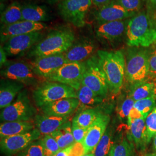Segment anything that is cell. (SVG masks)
<instances>
[{
  "label": "cell",
  "instance_id": "cell-1",
  "mask_svg": "<svg viewBox=\"0 0 156 156\" xmlns=\"http://www.w3.org/2000/svg\"><path fill=\"white\" fill-rule=\"evenodd\" d=\"M126 42L133 48H147L156 42V12L152 6L136 13L128 20Z\"/></svg>",
  "mask_w": 156,
  "mask_h": 156
},
{
  "label": "cell",
  "instance_id": "cell-2",
  "mask_svg": "<svg viewBox=\"0 0 156 156\" xmlns=\"http://www.w3.org/2000/svg\"><path fill=\"white\" fill-rule=\"evenodd\" d=\"M97 56L109 91L113 95L118 94L122 89L126 78V59L123 52L98 50Z\"/></svg>",
  "mask_w": 156,
  "mask_h": 156
},
{
  "label": "cell",
  "instance_id": "cell-3",
  "mask_svg": "<svg viewBox=\"0 0 156 156\" xmlns=\"http://www.w3.org/2000/svg\"><path fill=\"white\" fill-rule=\"evenodd\" d=\"M75 41V34L69 28H61L51 31L36 45L30 53L31 57L55 55L66 52Z\"/></svg>",
  "mask_w": 156,
  "mask_h": 156
},
{
  "label": "cell",
  "instance_id": "cell-4",
  "mask_svg": "<svg viewBox=\"0 0 156 156\" xmlns=\"http://www.w3.org/2000/svg\"><path fill=\"white\" fill-rule=\"evenodd\" d=\"M150 57L146 50L131 49L126 59V78L131 85L148 81Z\"/></svg>",
  "mask_w": 156,
  "mask_h": 156
},
{
  "label": "cell",
  "instance_id": "cell-5",
  "mask_svg": "<svg viewBox=\"0 0 156 156\" xmlns=\"http://www.w3.org/2000/svg\"><path fill=\"white\" fill-rule=\"evenodd\" d=\"M33 97L36 105L41 108L62 98H77V91L65 84L45 80L34 90Z\"/></svg>",
  "mask_w": 156,
  "mask_h": 156
},
{
  "label": "cell",
  "instance_id": "cell-6",
  "mask_svg": "<svg viewBox=\"0 0 156 156\" xmlns=\"http://www.w3.org/2000/svg\"><path fill=\"white\" fill-rule=\"evenodd\" d=\"M36 112V109L30 100L27 91L24 90L18 94L16 100L1 110V121L3 123L31 120L32 117L35 116Z\"/></svg>",
  "mask_w": 156,
  "mask_h": 156
},
{
  "label": "cell",
  "instance_id": "cell-7",
  "mask_svg": "<svg viewBox=\"0 0 156 156\" xmlns=\"http://www.w3.org/2000/svg\"><path fill=\"white\" fill-rule=\"evenodd\" d=\"M86 69L82 84L86 86L101 97L108 94L109 87L105 76L101 68L97 56H93L86 62Z\"/></svg>",
  "mask_w": 156,
  "mask_h": 156
},
{
  "label": "cell",
  "instance_id": "cell-8",
  "mask_svg": "<svg viewBox=\"0 0 156 156\" xmlns=\"http://www.w3.org/2000/svg\"><path fill=\"white\" fill-rule=\"evenodd\" d=\"M86 69L85 62H68L46 79V80L65 84L78 91Z\"/></svg>",
  "mask_w": 156,
  "mask_h": 156
},
{
  "label": "cell",
  "instance_id": "cell-9",
  "mask_svg": "<svg viewBox=\"0 0 156 156\" xmlns=\"http://www.w3.org/2000/svg\"><path fill=\"white\" fill-rule=\"evenodd\" d=\"M1 75L6 79L17 81L27 86H35L46 80L34 73L31 64L23 62H6L1 71Z\"/></svg>",
  "mask_w": 156,
  "mask_h": 156
},
{
  "label": "cell",
  "instance_id": "cell-10",
  "mask_svg": "<svg viewBox=\"0 0 156 156\" xmlns=\"http://www.w3.org/2000/svg\"><path fill=\"white\" fill-rule=\"evenodd\" d=\"M93 5L91 0H64L58 4L62 17L77 27L84 26L86 16Z\"/></svg>",
  "mask_w": 156,
  "mask_h": 156
},
{
  "label": "cell",
  "instance_id": "cell-11",
  "mask_svg": "<svg viewBox=\"0 0 156 156\" xmlns=\"http://www.w3.org/2000/svg\"><path fill=\"white\" fill-rule=\"evenodd\" d=\"M41 135L37 128L23 134L1 139V151L6 156H12L25 149L34 141L39 140Z\"/></svg>",
  "mask_w": 156,
  "mask_h": 156
},
{
  "label": "cell",
  "instance_id": "cell-12",
  "mask_svg": "<svg viewBox=\"0 0 156 156\" xmlns=\"http://www.w3.org/2000/svg\"><path fill=\"white\" fill-rule=\"evenodd\" d=\"M110 122V116L100 112L94 122L90 127L86 136L82 142L86 154L93 151L105 134Z\"/></svg>",
  "mask_w": 156,
  "mask_h": 156
},
{
  "label": "cell",
  "instance_id": "cell-13",
  "mask_svg": "<svg viewBox=\"0 0 156 156\" xmlns=\"http://www.w3.org/2000/svg\"><path fill=\"white\" fill-rule=\"evenodd\" d=\"M67 62H68L64 53H62L37 57L31 63V66L34 73L39 77L46 80L52 73Z\"/></svg>",
  "mask_w": 156,
  "mask_h": 156
},
{
  "label": "cell",
  "instance_id": "cell-14",
  "mask_svg": "<svg viewBox=\"0 0 156 156\" xmlns=\"http://www.w3.org/2000/svg\"><path fill=\"white\" fill-rule=\"evenodd\" d=\"M41 38L40 31L13 37L6 41L3 48L7 56H17L31 48Z\"/></svg>",
  "mask_w": 156,
  "mask_h": 156
},
{
  "label": "cell",
  "instance_id": "cell-15",
  "mask_svg": "<svg viewBox=\"0 0 156 156\" xmlns=\"http://www.w3.org/2000/svg\"><path fill=\"white\" fill-rule=\"evenodd\" d=\"M46 28L44 23H36L22 20L11 25L3 26L1 30V41L5 42L13 37L39 32Z\"/></svg>",
  "mask_w": 156,
  "mask_h": 156
},
{
  "label": "cell",
  "instance_id": "cell-16",
  "mask_svg": "<svg viewBox=\"0 0 156 156\" xmlns=\"http://www.w3.org/2000/svg\"><path fill=\"white\" fill-rule=\"evenodd\" d=\"M135 14L126 11L116 1H112L109 4L99 9L95 14V19L101 24L124 20L127 18L132 17Z\"/></svg>",
  "mask_w": 156,
  "mask_h": 156
},
{
  "label": "cell",
  "instance_id": "cell-17",
  "mask_svg": "<svg viewBox=\"0 0 156 156\" xmlns=\"http://www.w3.org/2000/svg\"><path fill=\"white\" fill-rule=\"evenodd\" d=\"M80 105V102L76 98H62L48 104L41 108L44 114L58 116H68L75 111Z\"/></svg>",
  "mask_w": 156,
  "mask_h": 156
},
{
  "label": "cell",
  "instance_id": "cell-18",
  "mask_svg": "<svg viewBox=\"0 0 156 156\" xmlns=\"http://www.w3.org/2000/svg\"><path fill=\"white\" fill-rule=\"evenodd\" d=\"M127 25L126 20L101 23L95 28V34L100 38L113 42L126 33Z\"/></svg>",
  "mask_w": 156,
  "mask_h": 156
},
{
  "label": "cell",
  "instance_id": "cell-19",
  "mask_svg": "<svg viewBox=\"0 0 156 156\" xmlns=\"http://www.w3.org/2000/svg\"><path fill=\"white\" fill-rule=\"evenodd\" d=\"M95 49L94 42L89 39H85L73 45L64 55L68 62H83L91 57Z\"/></svg>",
  "mask_w": 156,
  "mask_h": 156
},
{
  "label": "cell",
  "instance_id": "cell-20",
  "mask_svg": "<svg viewBox=\"0 0 156 156\" xmlns=\"http://www.w3.org/2000/svg\"><path fill=\"white\" fill-rule=\"evenodd\" d=\"M68 121V116L58 117L38 114L34 116V124L41 135H49Z\"/></svg>",
  "mask_w": 156,
  "mask_h": 156
},
{
  "label": "cell",
  "instance_id": "cell-21",
  "mask_svg": "<svg viewBox=\"0 0 156 156\" xmlns=\"http://www.w3.org/2000/svg\"><path fill=\"white\" fill-rule=\"evenodd\" d=\"M24 84L9 79H1L0 85V108L9 106L17 95L24 88Z\"/></svg>",
  "mask_w": 156,
  "mask_h": 156
},
{
  "label": "cell",
  "instance_id": "cell-22",
  "mask_svg": "<svg viewBox=\"0 0 156 156\" xmlns=\"http://www.w3.org/2000/svg\"><path fill=\"white\" fill-rule=\"evenodd\" d=\"M131 138L136 149L141 152L144 151L149 143L146 135L145 119L140 118L128 124Z\"/></svg>",
  "mask_w": 156,
  "mask_h": 156
},
{
  "label": "cell",
  "instance_id": "cell-23",
  "mask_svg": "<svg viewBox=\"0 0 156 156\" xmlns=\"http://www.w3.org/2000/svg\"><path fill=\"white\" fill-rule=\"evenodd\" d=\"M35 127L34 122L31 120L1 123L0 125L1 139L28 132L34 129Z\"/></svg>",
  "mask_w": 156,
  "mask_h": 156
},
{
  "label": "cell",
  "instance_id": "cell-24",
  "mask_svg": "<svg viewBox=\"0 0 156 156\" xmlns=\"http://www.w3.org/2000/svg\"><path fill=\"white\" fill-rule=\"evenodd\" d=\"M156 95V83L153 81H145L131 85L128 96L136 102Z\"/></svg>",
  "mask_w": 156,
  "mask_h": 156
},
{
  "label": "cell",
  "instance_id": "cell-25",
  "mask_svg": "<svg viewBox=\"0 0 156 156\" xmlns=\"http://www.w3.org/2000/svg\"><path fill=\"white\" fill-rule=\"evenodd\" d=\"M50 135L55 138L60 150L67 149L75 142L72 131V123L69 121Z\"/></svg>",
  "mask_w": 156,
  "mask_h": 156
},
{
  "label": "cell",
  "instance_id": "cell-26",
  "mask_svg": "<svg viewBox=\"0 0 156 156\" xmlns=\"http://www.w3.org/2000/svg\"><path fill=\"white\" fill-rule=\"evenodd\" d=\"M23 20L33 22L42 23L48 19L46 9L42 6L37 5H24L22 6Z\"/></svg>",
  "mask_w": 156,
  "mask_h": 156
},
{
  "label": "cell",
  "instance_id": "cell-27",
  "mask_svg": "<svg viewBox=\"0 0 156 156\" xmlns=\"http://www.w3.org/2000/svg\"><path fill=\"white\" fill-rule=\"evenodd\" d=\"M22 6L15 1L8 6L2 12L1 17V22L2 26L11 25L23 20Z\"/></svg>",
  "mask_w": 156,
  "mask_h": 156
},
{
  "label": "cell",
  "instance_id": "cell-28",
  "mask_svg": "<svg viewBox=\"0 0 156 156\" xmlns=\"http://www.w3.org/2000/svg\"><path fill=\"white\" fill-rule=\"evenodd\" d=\"M100 112L95 109H86L73 119L72 125L81 128H89L94 122Z\"/></svg>",
  "mask_w": 156,
  "mask_h": 156
},
{
  "label": "cell",
  "instance_id": "cell-29",
  "mask_svg": "<svg viewBox=\"0 0 156 156\" xmlns=\"http://www.w3.org/2000/svg\"><path fill=\"white\" fill-rule=\"evenodd\" d=\"M77 91V98L84 105H93L100 103L102 101V97L97 94L89 87L82 84Z\"/></svg>",
  "mask_w": 156,
  "mask_h": 156
},
{
  "label": "cell",
  "instance_id": "cell-30",
  "mask_svg": "<svg viewBox=\"0 0 156 156\" xmlns=\"http://www.w3.org/2000/svg\"><path fill=\"white\" fill-rule=\"evenodd\" d=\"M135 145L129 140L124 138L112 147L109 156H134Z\"/></svg>",
  "mask_w": 156,
  "mask_h": 156
},
{
  "label": "cell",
  "instance_id": "cell-31",
  "mask_svg": "<svg viewBox=\"0 0 156 156\" xmlns=\"http://www.w3.org/2000/svg\"><path fill=\"white\" fill-rule=\"evenodd\" d=\"M114 145L111 130L107 128L100 141L93 151L94 156H109L112 147Z\"/></svg>",
  "mask_w": 156,
  "mask_h": 156
},
{
  "label": "cell",
  "instance_id": "cell-32",
  "mask_svg": "<svg viewBox=\"0 0 156 156\" xmlns=\"http://www.w3.org/2000/svg\"><path fill=\"white\" fill-rule=\"evenodd\" d=\"M156 106V95L135 102L134 107L142 114L146 120V117Z\"/></svg>",
  "mask_w": 156,
  "mask_h": 156
},
{
  "label": "cell",
  "instance_id": "cell-33",
  "mask_svg": "<svg viewBox=\"0 0 156 156\" xmlns=\"http://www.w3.org/2000/svg\"><path fill=\"white\" fill-rule=\"evenodd\" d=\"M43 146L45 156H55L60 151L55 138L49 135H46L40 139Z\"/></svg>",
  "mask_w": 156,
  "mask_h": 156
},
{
  "label": "cell",
  "instance_id": "cell-34",
  "mask_svg": "<svg viewBox=\"0 0 156 156\" xmlns=\"http://www.w3.org/2000/svg\"><path fill=\"white\" fill-rule=\"evenodd\" d=\"M18 156H45L41 140L34 141L25 149L20 152Z\"/></svg>",
  "mask_w": 156,
  "mask_h": 156
},
{
  "label": "cell",
  "instance_id": "cell-35",
  "mask_svg": "<svg viewBox=\"0 0 156 156\" xmlns=\"http://www.w3.org/2000/svg\"><path fill=\"white\" fill-rule=\"evenodd\" d=\"M148 143L156 135V106L145 120Z\"/></svg>",
  "mask_w": 156,
  "mask_h": 156
},
{
  "label": "cell",
  "instance_id": "cell-36",
  "mask_svg": "<svg viewBox=\"0 0 156 156\" xmlns=\"http://www.w3.org/2000/svg\"><path fill=\"white\" fill-rule=\"evenodd\" d=\"M134 104L135 101L128 95L117 108V113L119 118L121 120L128 118L129 112L134 107Z\"/></svg>",
  "mask_w": 156,
  "mask_h": 156
},
{
  "label": "cell",
  "instance_id": "cell-37",
  "mask_svg": "<svg viewBox=\"0 0 156 156\" xmlns=\"http://www.w3.org/2000/svg\"><path fill=\"white\" fill-rule=\"evenodd\" d=\"M115 1L126 11L135 13H138L142 6L141 0H116Z\"/></svg>",
  "mask_w": 156,
  "mask_h": 156
},
{
  "label": "cell",
  "instance_id": "cell-38",
  "mask_svg": "<svg viewBox=\"0 0 156 156\" xmlns=\"http://www.w3.org/2000/svg\"><path fill=\"white\" fill-rule=\"evenodd\" d=\"M68 156H84L86 154L85 148L82 142H75L66 149Z\"/></svg>",
  "mask_w": 156,
  "mask_h": 156
},
{
  "label": "cell",
  "instance_id": "cell-39",
  "mask_svg": "<svg viewBox=\"0 0 156 156\" xmlns=\"http://www.w3.org/2000/svg\"><path fill=\"white\" fill-rule=\"evenodd\" d=\"M89 128H81L72 125V131L75 142H82L88 132Z\"/></svg>",
  "mask_w": 156,
  "mask_h": 156
},
{
  "label": "cell",
  "instance_id": "cell-40",
  "mask_svg": "<svg viewBox=\"0 0 156 156\" xmlns=\"http://www.w3.org/2000/svg\"><path fill=\"white\" fill-rule=\"evenodd\" d=\"M156 82V50L150 57V69L148 80Z\"/></svg>",
  "mask_w": 156,
  "mask_h": 156
},
{
  "label": "cell",
  "instance_id": "cell-41",
  "mask_svg": "<svg viewBox=\"0 0 156 156\" xmlns=\"http://www.w3.org/2000/svg\"><path fill=\"white\" fill-rule=\"evenodd\" d=\"M7 62V54L3 46L0 48V67L2 68Z\"/></svg>",
  "mask_w": 156,
  "mask_h": 156
},
{
  "label": "cell",
  "instance_id": "cell-42",
  "mask_svg": "<svg viewBox=\"0 0 156 156\" xmlns=\"http://www.w3.org/2000/svg\"><path fill=\"white\" fill-rule=\"evenodd\" d=\"M93 5L101 8L104 6L106 5L107 4L111 2L112 0H91Z\"/></svg>",
  "mask_w": 156,
  "mask_h": 156
},
{
  "label": "cell",
  "instance_id": "cell-43",
  "mask_svg": "<svg viewBox=\"0 0 156 156\" xmlns=\"http://www.w3.org/2000/svg\"><path fill=\"white\" fill-rule=\"evenodd\" d=\"M146 156H156V135L154 136L153 139L151 151L150 153L147 154Z\"/></svg>",
  "mask_w": 156,
  "mask_h": 156
},
{
  "label": "cell",
  "instance_id": "cell-44",
  "mask_svg": "<svg viewBox=\"0 0 156 156\" xmlns=\"http://www.w3.org/2000/svg\"><path fill=\"white\" fill-rule=\"evenodd\" d=\"M55 156H68L66 149L60 150Z\"/></svg>",
  "mask_w": 156,
  "mask_h": 156
},
{
  "label": "cell",
  "instance_id": "cell-45",
  "mask_svg": "<svg viewBox=\"0 0 156 156\" xmlns=\"http://www.w3.org/2000/svg\"><path fill=\"white\" fill-rule=\"evenodd\" d=\"M150 2V4L152 6V7L156 10V0H149Z\"/></svg>",
  "mask_w": 156,
  "mask_h": 156
},
{
  "label": "cell",
  "instance_id": "cell-46",
  "mask_svg": "<svg viewBox=\"0 0 156 156\" xmlns=\"http://www.w3.org/2000/svg\"><path fill=\"white\" fill-rule=\"evenodd\" d=\"M49 1L52 3H58V4H60V2H62V1H63L64 0H49Z\"/></svg>",
  "mask_w": 156,
  "mask_h": 156
},
{
  "label": "cell",
  "instance_id": "cell-47",
  "mask_svg": "<svg viewBox=\"0 0 156 156\" xmlns=\"http://www.w3.org/2000/svg\"><path fill=\"white\" fill-rule=\"evenodd\" d=\"M84 156H94V154L93 153H87Z\"/></svg>",
  "mask_w": 156,
  "mask_h": 156
},
{
  "label": "cell",
  "instance_id": "cell-48",
  "mask_svg": "<svg viewBox=\"0 0 156 156\" xmlns=\"http://www.w3.org/2000/svg\"><path fill=\"white\" fill-rule=\"evenodd\" d=\"M6 0H1V2H4V1H5Z\"/></svg>",
  "mask_w": 156,
  "mask_h": 156
},
{
  "label": "cell",
  "instance_id": "cell-49",
  "mask_svg": "<svg viewBox=\"0 0 156 156\" xmlns=\"http://www.w3.org/2000/svg\"><path fill=\"white\" fill-rule=\"evenodd\" d=\"M144 1H146V0H144Z\"/></svg>",
  "mask_w": 156,
  "mask_h": 156
}]
</instances>
